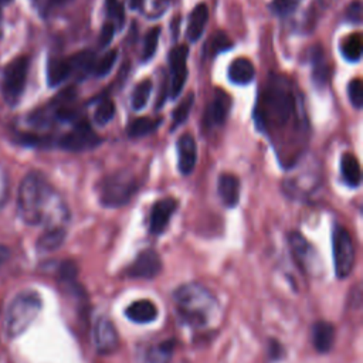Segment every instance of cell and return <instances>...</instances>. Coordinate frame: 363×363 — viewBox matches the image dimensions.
<instances>
[{"label": "cell", "mask_w": 363, "mask_h": 363, "mask_svg": "<svg viewBox=\"0 0 363 363\" xmlns=\"http://www.w3.org/2000/svg\"><path fill=\"white\" fill-rule=\"evenodd\" d=\"M115 104L111 101V99H102L98 106L95 108V112H94V121L98 123V125H106L115 115Z\"/></svg>", "instance_id": "f546056e"}, {"label": "cell", "mask_w": 363, "mask_h": 363, "mask_svg": "<svg viewBox=\"0 0 363 363\" xmlns=\"http://www.w3.org/2000/svg\"><path fill=\"white\" fill-rule=\"evenodd\" d=\"M43 308L41 298L34 291L20 292L9 303L4 318V332L10 337H17L28 329Z\"/></svg>", "instance_id": "3957f363"}, {"label": "cell", "mask_w": 363, "mask_h": 363, "mask_svg": "<svg viewBox=\"0 0 363 363\" xmlns=\"http://www.w3.org/2000/svg\"><path fill=\"white\" fill-rule=\"evenodd\" d=\"M10 193V177L6 169L0 164V208L6 204Z\"/></svg>", "instance_id": "74e56055"}, {"label": "cell", "mask_w": 363, "mask_h": 363, "mask_svg": "<svg viewBox=\"0 0 363 363\" xmlns=\"http://www.w3.org/2000/svg\"><path fill=\"white\" fill-rule=\"evenodd\" d=\"M96 190L102 206L116 208L129 203L138 190V183L133 174L121 170L104 177Z\"/></svg>", "instance_id": "277c9868"}, {"label": "cell", "mask_w": 363, "mask_h": 363, "mask_svg": "<svg viewBox=\"0 0 363 363\" xmlns=\"http://www.w3.org/2000/svg\"><path fill=\"white\" fill-rule=\"evenodd\" d=\"M118 58V51L116 50H109L106 51L98 61L95 60L92 72L95 77H105L111 72V69L113 68L115 62Z\"/></svg>", "instance_id": "f1b7e54d"}, {"label": "cell", "mask_w": 363, "mask_h": 363, "mask_svg": "<svg viewBox=\"0 0 363 363\" xmlns=\"http://www.w3.org/2000/svg\"><path fill=\"white\" fill-rule=\"evenodd\" d=\"M159 35H160V27H153L147 34L145 35L143 41V50H142V61H147L153 57L157 48L159 43Z\"/></svg>", "instance_id": "4dcf8cb0"}, {"label": "cell", "mask_w": 363, "mask_h": 363, "mask_svg": "<svg viewBox=\"0 0 363 363\" xmlns=\"http://www.w3.org/2000/svg\"><path fill=\"white\" fill-rule=\"evenodd\" d=\"M9 257H10V250L6 245L0 244V265H3L9 259Z\"/></svg>", "instance_id": "60d3db41"}, {"label": "cell", "mask_w": 363, "mask_h": 363, "mask_svg": "<svg viewBox=\"0 0 363 363\" xmlns=\"http://www.w3.org/2000/svg\"><path fill=\"white\" fill-rule=\"evenodd\" d=\"M230 106V98L227 94H224L221 89H217L214 94V98L211 104L207 108L206 112V122L208 125H221L225 121L227 112Z\"/></svg>", "instance_id": "44dd1931"}, {"label": "cell", "mask_w": 363, "mask_h": 363, "mask_svg": "<svg viewBox=\"0 0 363 363\" xmlns=\"http://www.w3.org/2000/svg\"><path fill=\"white\" fill-rule=\"evenodd\" d=\"M187 45H176L169 52V68H170V79H169V96L173 99L182 94L184 82L187 79Z\"/></svg>", "instance_id": "9c48e42d"}, {"label": "cell", "mask_w": 363, "mask_h": 363, "mask_svg": "<svg viewBox=\"0 0 363 363\" xmlns=\"http://www.w3.org/2000/svg\"><path fill=\"white\" fill-rule=\"evenodd\" d=\"M230 47H231V43H230L228 37L224 33H217L210 38L207 50H208L210 55L213 57V55H216V54H218V52H221V51H224Z\"/></svg>", "instance_id": "836d02e7"}, {"label": "cell", "mask_w": 363, "mask_h": 363, "mask_svg": "<svg viewBox=\"0 0 363 363\" xmlns=\"http://www.w3.org/2000/svg\"><path fill=\"white\" fill-rule=\"evenodd\" d=\"M207 20H208V7L204 3H199L189 16L187 30H186V37L189 41L196 43L203 35Z\"/></svg>", "instance_id": "ac0fdd59"}, {"label": "cell", "mask_w": 363, "mask_h": 363, "mask_svg": "<svg viewBox=\"0 0 363 363\" xmlns=\"http://www.w3.org/2000/svg\"><path fill=\"white\" fill-rule=\"evenodd\" d=\"M347 95L350 99V104L356 108L360 109L363 105V85L359 78L352 79L347 85Z\"/></svg>", "instance_id": "d6a6232c"}, {"label": "cell", "mask_w": 363, "mask_h": 363, "mask_svg": "<svg viewBox=\"0 0 363 363\" xmlns=\"http://www.w3.org/2000/svg\"><path fill=\"white\" fill-rule=\"evenodd\" d=\"M152 92V81L150 79H143L140 81L130 96V105L135 111H140L145 108V105L147 104V99L150 96Z\"/></svg>", "instance_id": "4316f807"}, {"label": "cell", "mask_w": 363, "mask_h": 363, "mask_svg": "<svg viewBox=\"0 0 363 363\" xmlns=\"http://www.w3.org/2000/svg\"><path fill=\"white\" fill-rule=\"evenodd\" d=\"M30 60L26 55L13 58L3 69L1 74V95L6 104L14 106L20 102L21 95L26 89L27 77H28Z\"/></svg>", "instance_id": "5b68a950"}, {"label": "cell", "mask_w": 363, "mask_h": 363, "mask_svg": "<svg viewBox=\"0 0 363 363\" xmlns=\"http://www.w3.org/2000/svg\"><path fill=\"white\" fill-rule=\"evenodd\" d=\"M173 302L180 319L193 329L214 326L220 318L218 299L201 284L180 285L173 292Z\"/></svg>", "instance_id": "7a4b0ae2"}, {"label": "cell", "mask_w": 363, "mask_h": 363, "mask_svg": "<svg viewBox=\"0 0 363 363\" xmlns=\"http://www.w3.org/2000/svg\"><path fill=\"white\" fill-rule=\"evenodd\" d=\"M217 190L221 201L227 207H235L240 200V180L230 173H223L218 177Z\"/></svg>", "instance_id": "e0dca14e"}, {"label": "cell", "mask_w": 363, "mask_h": 363, "mask_svg": "<svg viewBox=\"0 0 363 363\" xmlns=\"http://www.w3.org/2000/svg\"><path fill=\"white\" fill-rule=\"evenodd\" d=\"M162 123V119L150 118H136L128 126V135L130 138H142L149 133H153Z\"/></svg>", "instance_id": "d4e9b609"}, {"label": "cell", "mask_w": 363, "mask_h": 363, "mask_svg": "<svg viewBox=\"0 0 363 363\" xmlns=\"http://www.w3.org/2000/svg\"><path fill=\"white\" fill-rule=\"evenodd\" d=\"M228 79L237 85H247L254 79L255 68L247 58H235L231 61L227 69Z\"/></svg>", "instance_id": "d6986e66"}, {"label": "cell", "mask_w": 363, "mask_h": 363, "mask_svg": "<svg viewBox=\"0 0 363 363\" xmlns=\"http://www.w3.org/2000/svg\"><path fill=\"white\" fill-rule=\"evenodd\" d=\"M125 315L130 322L149 323L157 318V308L149 299H139L125 309Z\"/></svg>", "instance_id": "9a60e30c"}, {"label": "cell", "mask_w": 363, "mask_h": 363, "mask_svg": "<svg viewBox=\"0 0 363 363\" xmlns=\"http://www.w3.org/2000/svg\"><path fill=\"white\" fill-rule=\"evenodd\" d=\"M102 143V138L96 135L86 122H78L75 126L64 133L58 140V147L67 152H86L98 147Z\"/></svg>", "instance_id": "52a82bcc"}, {"label": "cell", "mask_w": 363, "mask_h": 363, "mask_svg": "<svg viewBox=\"0 0 363 363\" xmlns=\"http://www.w3.org/2000/svg\"><path fill=\"white\" fill-rule=\"evenodd\" d=\"M0 33H1V11H0Z\"/></svg>", "instance_id": "ee69618b"}, {"label": "cell", "mask_w": 363, "mask_h": 363, "mask_svg": "<svg viewBox=\"0 0 363 363\" xmlns=\"http://www.w3.org/2000/svg\"><path fill=\"white\" fill-rule=\"evenodd\" d=\"M177 149V166L179 172L184 176L194 170L197 160V145L190 133H183L176 143Z\"/></svg>", "instance_id": "4fadbf2b"}, {"label": "cell", "mask_w": 363, "mask_h": 363, "mask_svg": "<svg viewBox=\"0 0 363 363\" xmlns=\"http://www.w3.org/2000/svg\"><path fill=\"white\" fill-rule=\"evenodd\" d=\"M71 1L72 0H33V3L35 4V7L40 10L41 14H48L54 9L67 6Z\"/></svg>", "instance_id": "8d00e7d4"}, {"label": "cell", "mask_w": 363, "mask_h": 363, "mask_svg": "<svg viewBox=\"0 0 363 363\" xmlns=\"http://www.w3.org/2000/svg\"><path fill=\"white\" fill-rule=\"evenodd\" d=\"M115 28H116L115 24L111 23V21L104 24V27L101 30V35H99V45L101 47H106L112 41V38L115 35Z\"/></svg>", "instance_id": "ab89813d"}, {"label": "cell", "mask_w": 363, "mask_h": 363, "mask_svg": "<svg viewBox=\"0 0 363 363\" xmlns=\"http://www.w3.org/2000/svg\"><path fill=\"white\" fill-rule=\"evenodd\" d=\"M362 51H363V47H362V37L360 34H352V35H347L343 43L340 44V52L342 55L350 61V62H357L362 57Z\"/></svg>", "instance_id": "484cf974"}, {"label": "cell", "mask_w": 363, "mask_h": 363, "mask_svg": "<svg viewBox=\"0 0 363 363\" xmlns=\"http://www.w3.org/2000/svg\"><path fill=\"white\" fill-rule=\"evenodd\" d=\"M265 102L278 123H285L294 113V98L288 85L271 84L265 94Z\"/></svg>", "instance_id": "ba28073f"}, {"label": "cell", "mask_w": 363, "mask_h": 363, "mask_svg": "<svg viewBox=\"0 0 363 363\" xmlns=\"http://www.w3.org/2000/svg\"><path fill=\"white\" fill-rule=\"evenodd\" d=\"M296 7L295 0H272L269 3L271 11H274L278 16H288L291 14Z\"/></svg>", "instance_id": "d590c367"}, {"label": "cell", "mask_w": 363, "mask_h": 363, "mask_svg": "<svg viewBox=\"0 0 363 363\" xmlns=\"http://www.w3.org/2000/svg\"><path fill=\"white\" fill-rule=\"evenodd\" d=\"M346 18L352 23H360L362 20V1L353 0L346 10Z\"/></svg>", "instance_id": "f35d334b"}, {"label": "cell", "mask_w": 363, "mask_h": 363, "mask_svg": "<svg viewBox=\"0 0 363 363\" xmlns=\"http://www.w3.org/2000/svg\"><path fill=\"white\" fill-rule=\"evenodd\" d=\"M313 79L319 85H323L328 81V67L320 50L313 51Z\"/></svg>", "instance_id": "1f68e13d"}, {"label": "cell", "mask_w": 363, "mask_h": 363, "mask_svg": "<svg viewBox=\"0 0 363 363\" xmlns=\"http://www.w3.org/2000/svg\"><path fill=\"white\" fill-rule=\"evenodd\" d=\"M11 0H0V6H4V4H9Z\"/></svg>", "instance_id": "7bdbcfd3"}, {"label": "cell", "mask_w": 363, "mask_h": 363, "mask_svg": "<svg viewBox=\"0 0 363 363\" xmlns=\"http://www.w3.org/2000/svg\"><path fill=\"white\" fill-rule=\"evenodd\" d=\"M289 245L295 261L303 271L312 272L316 269L315 250L299 233H292L289 235Z\"/></svg>", "instance_id": "5bb4252c"}, {"label": "cell", "mask_w": 363, "mask_h": 363, "mask_svg": "<svg viewBox=\"0 0 363 363\" xmlns=\"http://www.w3.org/2000/svg\"><path fill=\"white\" fill-rule=\"evenodd\" d=\"M176 347L174 339H166L149 346L143 356V363H170Z\"/></svg>", "instance_id": "7402d4cb"}, {"label": "cell", "mask_w": 363, "mask_h": 363, "mask_svg": "<svg viewBox=\"0 0 363 363\" xmlns=\"http://www.w3.org/2000/svg\"><path fill=\"white\" fill-rule=\"evenodd\" d=\"M145 0H129V4H130V9L136 10V9H140L142 4H143Z\"/></svg>", "instance_id": "b9f144b4"}, {"label": "cell", "mask_w": 363, "mask_h": 363, "mask_svg": "<svg viewBox=\"0 0 363 363\" xmlns=\"http://www.w3.org/2000/svg\"><path fill=\"white\" fill-rule=\"evenodd\" d=\"M72 75L71 64L68 57H54L50 58L47 62V82L50 86L61 85L64 81L68 79V77Z\"/></svg>", "instance_id": "ffe728a7"}, {"label": "cell", "mask_w": 363, "mask_h": 363, "mask_svg": "<svg viewBox=\"0 0 363 363\" xmlns=\"http://www.w3.org/2000/svg\"><path fill=\"white\" fill-rule=\"evenodd\" d=\"M162 271V261L156 251L143 250L136 258L130 262V265L125 269V275L129 278L138 279H152Z\"/></svg>", "instance_id": "30bf717a"}, {"label": "cell", "mask_w": 363, "mask_h": 363, "mask_svg": "<svg viewBox=\"0 0 363 363\" xmlns=\"http://www.w3.org/2000/svg\"><path fill=\"white\" fill-rule=\"evenodd\" d=\"M332 248H333V265L337 278L343 279L350 275L354 265V245L349 231L336 225L332 234Z\"/></svg>", "instance_id": "8992f818"}, {"label": "cell", "mask_w": 363, "mask_h": 363, "mask_svg": "<svg viewBox=\"0 0 363 363\" xmlns=\"http://www.w3.org/2000/svg\"><path fill=\"white\" fill-rule=\"evenodd\" d=\"M193 104H194V94H187L183 99H182V102L174 108V111H173V115H172V118H173V125H172V128L174 129L176 126H179V125H182V123H184L186 122V119L189 118V113H190V111H191V108H193Z\"/></svg>", "instance_id": "83f0119b"}, {"label": "cell", "mask_w": 363, "mask_h": 363, "mask_svg": "<svg viewBox=\"0 0 363 363\" xmlns=\"http://www.w3.org/2000/svg\"><path fill=\"white\" fill-rule=\"evenodd\" d=\"M176 208H177V200L172 197H166L156 201L152 207L150 217H149V231L155 235L162 234L166 230Z\"/></svg>", "instance_id": "7c38bea8"}, {"label": "cell", "mask_w": 363, "mask_h": 363, "mask_svg": "<svg viewBox=\"0 0 363 363\" xmlns=\"http://www.w3.org/2000/svg\"><path fill=\"white\" fill-rule=\"evenodd\" d=\"M17 213L28 225L65 227L69 211L50 184L47 177L40 172H30L20 183L17 194Z\"/></svg>", "instance_id": "6da1fadb"}, {"label": "cell", "mask_w": 363, "mask_h": 363, "mask_svg": "<svg viewBox=\"0 0 363 363\" xmlns=\"http://www.w3.org/2000/svg\"><path fill=\"white\" fill-rule=\"evenodd\" d=\"M340 173L343 182L349 187H357L362 180V172H360V164L357 157L353 153H343L340 159Z\"/></svg>", "instance_id": "cb8c5ba5"}, {"label": "cell", "mask_w": 363, "mask_h": 363, "mask_svg": "<svg viewBox=\"0 0 363 363\" xmlns=\"http://www.w3.org/2000/svg\"><path fill=\"white\" fill-rule=\"evenodd\" d=\"M94 343L101 354H112L119 349V335L115 325L105 316L98 318L94 326Z\"/></svg>", "instance_id": "8fae6325"}, {"label": "cell", "mask_w": 363, "mask_h": 363, "mask_svg": "<svg viewBox=\"0 0 363 363\" xmlns=\"http://www.w3.org/2000/svg\"><path fill=\"white\" fill-rule=\"evenodd\" d=\"M106 11L111 18H113L115 27H121L125 20L123 6L118 0H106Z\"/></svg>", "instance_id": "e575fe53"}, {"label": "cell", "mask_w": 363, "mask_h": 363, "mask_svg": "<svg viewBox=\"0 0 363 363\" xmlns=\"http://www.w3.org/2000/svg\"><path fill=\"white\" fill-rule=\"evenodd\" d=\"M67 237L65 227H51L45 228L44 233L37 240V250L40 252H51L60 248Z\"/></svg>", "instance_id": "603a6c76"}, {"label": "cell", "mask_w": 363, "mask_h": 363, "mask_svg": "<svg viewBox=\"0 0 363 363\" xmlns=\"http://www.w3.org/2000/svg\"><path fill=\"white\" fill-rule=\"evenodd\" d=\"M312 343L316 352L328 353L335 343V326L326 320H318L312 328Z\"/></svg>", "instance_id": "2e32d148"}]
</instances>
